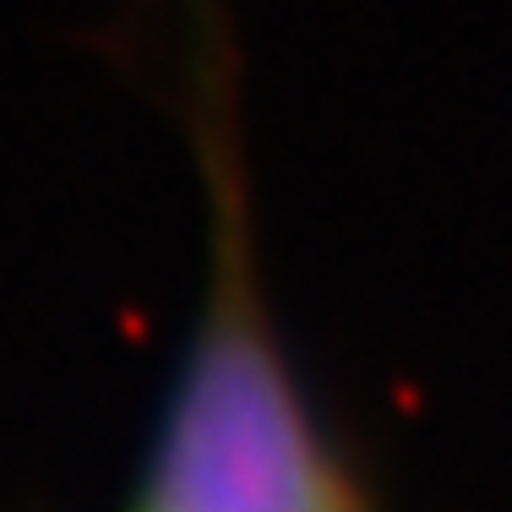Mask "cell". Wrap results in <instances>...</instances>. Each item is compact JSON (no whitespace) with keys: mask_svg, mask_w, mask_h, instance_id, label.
<instances>
[{"mask_svg":"<svg viewBox=\"0 0 512 512\" xmlns=\"http://www.w3.org/2000/svg\"><path fill=\"white\" fill-rule=\"evenodd\" d=\"M186 126L207 197V278L131 512H376L267 300L224 0H186Z\"/></svg>","mask_w":512,"mask_h":512,"instance_id":"cell-1","label":"cell"}]
</instances>
